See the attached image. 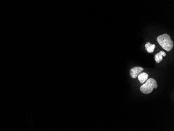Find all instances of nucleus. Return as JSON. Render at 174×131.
<instances>
[{
    "label": "nucleus",
    "mask_w": 174,
    "mask_h": 131,
    "mask_svg": "<svg viewBox=\"0 0 174 131\" xmlns=\"http://www.w3.org/2000/svg\"><path fill=\"white\" fill-rule=\"evenodd\" d=\"M157 41L162 48L167 51H170L174 47V43L171 39L170 36L165 34L159 36Z\"/></svg>",
    "instance_id": "1"
},
{
    "label": "nucleus",
    "mask_w": 174,
    "mask_h": 131,
    "mask_svg": "<svg viewBox=\"0 0 174 131\" xmlns=\"http://www.w3.org/2000/svg\"><path fill=\"white\" fill-rule=\"evenodd\" d=\"M158 87L156 80L154 78H148L144 84L140 87L141 92L144 94H149L153 92L154 89Z\"/></svg>",
    "instance_id": "2"
},
{
    "label": "nucleus",
    "mask_w": 174,
    "mask_h": 131,
    "mask_svg": "<svg viewBox=\"0 0 174 131\" xmlns=\"http://www.w3.org/2000/svg\"><path fill=\"white\" fill-rule=\"evenodd\" d=\"M143 69H144L143 67H139V66L132 68L130 71V75L132 76V78H134V79L137 78L139 75L143 71Z\"/></svg>",
    "instance_id": "3"
},
{
    "label": "nucleus",
    "mask_w": 174,
    "mask_h": 131,
    "mask_svg": "<svg viewBox=\"0 0 174 131\" xmlns=\"http://www.w3.org/2000/svg\"><path fill=\"white\" fill-rule=\"evenodd\" d=\"M149 77V75L147 73L145 72H142L138 76V78L141 84H144L147 80Z\"/></svg>",
    "instance_id": "4"
},
{
    "label": "nucleus",
    "mask_w": 174,
    "mask_h": 131,
    "mask_svg": "<svg viewBox=\"0 0 174 131\" xmlns=\"http://www.w3.org/2000/svg\"><path fill=\"white\" fill-rule=\"evenodd\" d=\"M145 47H146V49L147 50V52L149 53H153L155 48V45L151 44L150 43H147Z\"/></svg>",
    "instance_id": "5"
},
{
    "label": "nucleus",
    "mask_w": 174,
    "mask_h": 131,
    "mask_svg": "<svg viewBox=\"0 0 174 131\" xmlns=\"http://www.w3.org/2000/svg\"><path fill=\"white\" fill-rule=\"evenodd\" d=\"M155 61H156L157 63H159L161 62V61H160V58H159V57H158V53L156 54L155 55Z\"/></svg>",
    "instance_id": "6"
},
{
    "label": "nucleus",
    "mask_w": 174,
    "mask_h": 131,
    "mask_svg": "<svg viewBox=\"0 0 174 131\" xmlns=\"http://www.w3.org/2000/svg\"><path fill=\"white\" fill-rule=\"evenodd\" d=\"M158 57H159V58H160V61H162V60H163V56H162V54H161L160 52L158 53Z\"/></svg>",
    "instance_id": "7"
},
{
    "label": "nucleus",
    "mask_w": 174,
    "mask_h": 131,
    "mask_svg": "<svg viewBox=\"0 0 174 131\" xmlns=\"http://www.w3.org/2000/svg\"><path fill=\"white\" fill-rule=\"evenodd\" d=\"M160 53H161V54H162V56H163V57H165V56H166V53H165V52H164V51H160Z\"/></svg>",
    "instance_id": "8"
}]
</instances>
